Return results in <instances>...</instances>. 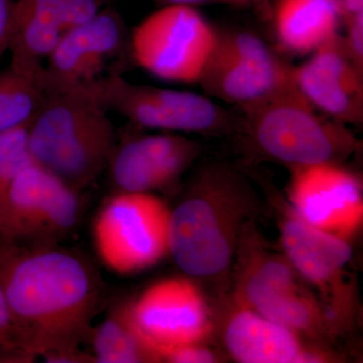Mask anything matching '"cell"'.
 I'll return each mask as SVG.
<instances>
[{
  "label": "cell",
  "instance_id": "obj_1",
  "mask_svg": "<svg viewBox=\"0 0 363 363\" xmlns=\"http://www.w3.org/2000/svg\"><path fill=\"white\" fill-rule=\"evenodd\" d=\"M0 288L21 357L48 362H90L79 345L91 335L101 289L91 267L57 245L0 243Z\"/></svg>",
  "mask_w": 363,
  "mask_h": 363
},
{
  "label": "cell",
  "instance_id": "obj_2",
  "mask_svg": "<svg viewBox=\"0 0 363 363\" xmlns=\"http://www.w3.org/2000/svg\"><path fill=\"white\" fill-rule=\"evenodd\" d=\"M259 206L245 173L226 162H205L171 211L169 255L191 278H224L233 266L241 234L255 222Z\"/></svg>",
  "mask_w": 363,
  "mask_h": 363
},
{
  "label": "cell",
  "instance_id": "obj_3",
  "mask_svg": "<svg viewBox=\"0 0 363 363\" xmlns=\"http://www.w3.org/2000/svg\"><path fill=\"white\" fill-rule=\"evenodd\" d=\"M97 82L45 92L30 124L38 164L77 190L89 185L113 155L116 130Z\"/></svg>",
  "mask_w": 363,
  "mask_h": 363
},
{
  "label": "cell",
  "instance_id": "obj_4",
  "mask_svg": "<svg viewBox=\"0 0 363 363\" xmlns=\"http://www.w3.org/2000/svg\"><path fill=\"white\" fill-rule=\"evenodd\" d=\"M240 111L242 123L235 138L262 159L290 169L343 164L359 149L346 124L319 116L300 91Z\"/></svg>",
  "mask_w": 363,
  "mask_h": 363
},
{
  "label": "cell",
  "instance_id": "obj_5",
  "mask_svg": "<svg viewBox=\"0 0 363 363\" xmlns=\"http://www.w3.org/2000/svg\"><path fill=\"white\" fill-rule=\"evenodd\" d=\"M233 264L236 304L301 336L321 339L337 332L316 294L284 253L269 248L253 222L241 234Z\"/></svg>",
  "mask_w": 363,
  "mask_h": 363
},
{
  "label": "cell",
  "instance_id": "obj_6",
  "mask_svg": "<svg viewBox=\"0 0 363 363\" xmlns=\"http://www.w3.org/2000/svg\"><path fill=\"white\" fill-rule=\"evenodd\" d=\"M295 66L255 33L217 30L211 58L198 84L209 97L238 109L298 91Z\"/></svg>",
  "mask_w": 363,
  "mask_h": 363
},
{
  "label": "cell",
  "instance_id": "obj_7",
  "mask_svg": "<svg viewBox=\"0 0 363 363\" xmlns=\"http://www.w3.org/2000/svg\"><path fill=\"white\" fill-rule=\"evenodd\" d=\"M98 88L107 109L143 128L204 136H235L242 123L240 109L221 106L209 96L136 85L118 74L100 79Z\"/></svg>",
  "mask_w": 363,
  "mask_h": 363
},
{
  "label": "cell",
  "instance_id": "obj_8",
  "mask_svg": "<svg viewBox=\"0 0 363 363\" xmlns=\"http://www.w3.org/2000/svg\"><path fill=\"white\" fill-rule=\"evenodd\" d=\"M171 210L150 193L121 192L107 200L93 226L98 255L112 271L142 272L169 255Z\"/></svg>",
  "mask_w": 363,
  "mask_h": 363
},
{
  "label": "cell",
  "instance_id": "obj_9",
  "mask_svg": "<svg viewBox=\"0 0 363 363\" xmlns=\"http://www.w3.org/2000/svg\"><path fill=\"white\" fill-rule=\"evenodd\" d=\"M217 42V30L189 6L159 9L133 28L130 51L140 68L162 80L199 82Z\"/></svg>",
  "mask_w": 363,
  "mask_h": 363
},
{
  "label": "cell",
  "instance_id": "obj_10",
  "mask_svg": "<svg viewBox=\"0 0 363 363\" xmlns=\"http://www.w3.org/2000/svg\"><path fill=\"white\" fill-rule=\"evenodd\" d=\"M79 213L75 189L33 162L14 178L0 204V243L57 245L75 228Z\"/></svg>",
  "mask_w": 363,
  "mask_h": 363
},
{
  "label": "cell",
  "instance_id": "obj_11",
  "mask_svg": "<svg viewBox=\"0 0 363 363\" xmlns=\"http://www.w3.org/2000/svg\"><path fill=\"white\" fill-rule=\"evenodd\" d=\"M279 233L284 255L316 291L336 331L350 323L355 295L348 272L353 255L348 240L309 225L291 207L281 218Z\"/></svg>",
  "mask_w": 363,
  "mask_h": 363
},
{
  "label": "cell",
  "instance_id": "obj_12",
  "mask_svg": "<svg viewBox=\"0 0 363 363\" xmlns=\"http://www.w3.org/2000/svg\"><path fill=\"white\" fill-rule=\"evenodd\" d=\"M288 195L296 214L319 230L348 240L363 221L362 179L341 164L290 169Z\"/></svg>",
  "mask_w": 363,
  "mask_h": 363
},
{
  "label": "cell",
  "instance_id": "obj_13",
  "mask_svg": "<svg viewBox=\"0 0 363 363\" xmlns=\"http://www.w3.org/2000/svg\"><path fill=\"white\" fill-rule=\"evenodd\" d=\"M128 308L156 353L160 347L204 344L212 333L206 298L190 279H161L145 289Z\"/></svg>",
  "mask_w": 363,
  "mask_h": 363
},
{
  "label": "cell",
  "instance_id": "obj_14",
  "mask_svg": "<svg viewBox=\"0 0 363 363\" xmlns=\"http://www.w3.org/2000/svg\"><path fill=\"white\" fill-rule=\"evenodd\" d=\"M303 96L327 117L343 124L363 123V73L351 61L336 33L294 71Z\"/></svg>",
  "mask_w": 363,
  "mask_h": 363
},
{
  "label": "cell",
  "instance_id": "obj_15",
  "mask_svg": "<svg viewBox=\"0 0 363 363\" xmlns=\"http://www.w3.org/2000/svg\"><path fill=\"white\" fill-rule=\"evenodd\" d=\"M200 152L199 143L183 135L138 136L112 155V179L123 192L173 190Z\"/></svg>",
  "mask_w": 363,
  "mask_h": 363
},
{
  "label": "cell",
  "instance_id": "obj_16",
  "mask_svg": "<svg viewBox=\"0 0 363 363\" xmlns=\"http://www.w3.org/2000/svg\"><path fill=\"white\" fill-rule=\"evenodd\" d=\"M123 37L121 20L107 11L67 33L48 56L43 70L45 92L99 81L107 59L119 51Z\"/></svg>",
  "mask_w": 363,
  "mask_h": 363
},
{
  "label": "cell",
  "instance_id": "obj_17",
  "mask_svg": "<svg viewBox=\"0 0 363 363\" xmlns=\"http://www.w3.org/2000/svg\"><path fill=\"white\" fill-rule=\"evenodd\" d=\"M99 13L98 0H13L11 66L38 71L67 33Z\"/></svg>",
  "mask_w": 363,
  "mask_h": 363
},
{
  "label": "cell",
  "instance_id": "obj_18",
  "mask_svg": "<svg viewBox=\"0 0 363 363\" xmlns=\"http://www.w3.org/2000/svg\"><path fill=\"white\" fill-rule=\"evenodd\" d=\"M229 354L242 363H322L330 362L325 351L310 346L302 336L257 312L235 306L223 332Z\"/></svg>",
  "mask_w": 363,
  "mask_h": 363
},
{
  "label": "cell",
  "instance_id": "obj_19",
  "mask_svg": "<svg viewBox=\"0 0 363 363\" xmlns=\"http://www.w3.org/2000/svg\"><path fill=\"white\" fill-rule=\"evenodd\" d=\"M339 16L331 0H279L277 39L286 52L312 54L337 33Z\"/></svg>",
  "mask_w": 363,
  "mask_h": 363
},
{
  "label": "cell",
  "instance_id": "obj_20",
  "mask_svg": "<svg viewBox=\"0 0 363 363\" xmlns=\"http://www.w3.org/2000/svg\"><path fill=\"white\" fill-rule=\"evenodd\" d=\"M94 360L99 363L161 362L133 321L128 305L119 306L93 331Z\"/></svg>",
  "mask_w": 363,
  "mask_h": 363
},
{
  "label": "cell",
  "instance_id": "obj_21",
  "mask_svg": "<svg viewBox=\"0 0 363 363\" xmlns=\"http://www.w3.org/2000/svg\"><path fill=\"white\" fill-rule=\"evenodd\" d=\"M43 79L13 68L0 75V133L30 124L44 101Z\"/></svg>",
  "mask_w": 363,
  "mask_h": 363
},
{
  "label": "cell",
  "instance_id": "obj_22",
  "mask_svg": "<svg viewBox=\"0 0 363 363\" xmlns=\"http://www.w3.org/2000/svg\"><path fill=\"white\" fill-rule=\"evenodd\" d=\"M28 133L30 124L0 133V204L14 178L35 162L30 154Z\"/></svg>",
  "mask_w": 363,
  "mask_h": 363
},
{
  "label": "cell",
  "instance_id": "obj_23",
  "mask_svg": "<svg viewBox=\"0 0 363 363\" xmlns=\"http://www.w3.org/2000/svg\"><path fill=\"white\" fill-rule=\"evenodd\" d=\"M161 362L213 363L217 362L215 353L203 344L195 345L169 346L157 350Z\"/></svg>",
  "mask_w": 363,
  "mask_h": 363
},
{
  "label": "cell",
  "instance_id": "obj_24",
  "mask_svg": "<svg viewBox=\"0 0 363 363\" xmlns=\"http://www.w3.org/2000/svg\"><path fill=\"white\" fill-rule=\"evenodd\" d=\"M347 32L343 35L346 50L358 71L363 73V11L345 18Z\"/></svg>",
  "mask_w": 363,
  "mask_h": 363
},
{
  "label": "cell",
  "instance_id": "obj_25",
  "mask_svg": "<svg viewBox=\"0 0 363 363\" xmlns=\"http://www.w3.org/2000/svg\"><path fill=\"white\" fill-rule=\"evenodd\" d=\"M0 350L18 351V354L21 355L11 311L1 288H0Z\"/></svg>",
  "mask_w": 363,
  "mask_h": 363
},
{
  "label": "cell",
  "instance_id": "obj_26",
  "mask_svg": "<svg viewBox=\"0 0 363 363\" xmlns=\"http://www.w3.org/2000/svg\"><path fill=\"white\" fill-rule=\"evenodd\" d=\"M13 16V0H0V52L9 48Z\"/></svg>",
  "mask_w": 363,
  "mask_h": 363
},
{
  "label": "cell",
  "instance_id": "obj_27",
  "mask_svg": "<svg viewBox=\"0 0 363 363\" xmlns=\"http://www.w3.org/2000/svg\"><path fill=\"white\" fill-rule=\"evenodd\" d=\"M337 9L339 16L344 18L363 11V0H331Z\"/></svg>",
  "mask_w": 363,
  "mask_h": 363
},
{
  "label": "cell",
  "instance_id": "obj_28",
  "mask_svg": "<svg viewBox=\"0 0 363 363\" xmlns=\"http://www.w3.org/2000/svg\"><path fill=\"white\" fill-rule=\"evenodd\" d=\"M172 4H180V6H189V4H201V2L210 1V0H162Z\"/></svg>",
  "mask_w": 363,
  "mask_h": 363
}]
</instances>
